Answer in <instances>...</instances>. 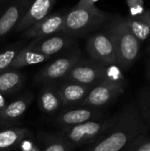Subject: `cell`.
<instances>
[{
	"label": "cell",
	"mask_w": 150,
	"mask_h": 151,
	"mask_svg": "<svg viewBox=\"0 0 150 151\" xmlns=\"http://www.w3.org/2000/svg\"><path fill=\"white\" fill-rule=\"evenodd\" d=\"M23 151H40V150H38L36 147H34V146L31 145V146L28 148V150H23Z\"/></svg>",
	"instance_id": "obj_29"
},
{
	"label": "cell",
	"mask_w": 150,
	"mask_h": 151,
	"mask_svg": "<svg viewBox=\"0 0 150 151\" xmlns=\"http://www.w3.org/2000/svg\"><path fill=\"white\" fill-rule=\"evenodd\" d=\"M94 86H88L73 81H62L57 85L62 106L79 105Z\"/></svg>",
	"instance_id": "obj_14"
},
{
	"label": "cell",
	"mask_w": 150,
	"mask_h": 151,
	"mask_svg": "<svg viewBox=\"0 0 150 151\" xmlns=\"http://www.w3.org/2000/svg\"><path fill=\"white\" fill-rule=\"evenodd\" d=\"M25 42L22 41L11 43L0 50V73L10 69V66L19 52L25 46Z\"/></svg>",
	"instance_id": "obj_21"
},
{
	"label": "cell",
	"mask_w": 150,
	"mask_h": 151,
	"mask_svg": "<svg viewBox=\"0 0 150 151\" xmlns=\"http://www.w3.org/2000/svg\"><path fill=\"white\" fill-rule=\"evenodd\" d=\"M6 101H5V98L4 96V95L0 92V113L3 111V110L4 109V107L6 106Z\"/></svg>",
	"instance_id": "obj_27"
},
{
	"label": "cell",
	"mask_w": 150,
	"mask_h": 151,
	"mask_svg": "<svg viewBox=\"0 0 150 151\" xmlns=\"http://www.w3.org/2000/svg\"><path fill=\"white\" fill-rule=\"evenodd\" d=\"M149 132L136 102L133 101L115 115L112 125L100 138L81 151H126L134 140Z\"/></svg>",
	"instance_id": "obj_1"
},
{
	"label": "cell",
	"mask_w": 150,
	"mask_h": 151,
	"mask_svg": "<svg viewBox=\"0 0 150 151\" xmlns=\"http://www.w3.org/2000/svg\"><path fill=\"white\" fill-rule=\"evenodd\" d=\"M124 20L128 29L141 43L149 39L150 13L149 10L136 17H124Z\"/></svg>",
	"instance_id": "obj_17"
},
{
	"label": "cell",
	"mask_w": 150,
	"mask_h": 151,
	"mask_svg": "<svg viewBox=\"0 0 150 151\" xmlns=\"http://www.w3.org/2000/svg\"><path fill=\"white\" fill-rule=\"evenodd\" d=\"M25 74L15 69H8L0 73V92L4 95L12 94L21 88L25 82Z\"/></svg>",
	"instance_id": "obj_20"
},
{
	"label": "cell",
	"mask_w": 150,
	"mask_h": 151,
	"mask_svg": "<svg viewBox=\"0 0 150 151\" xmlns=\"http://www.w3.org/2000/svg\"><path fill=\"white\" fill-rule=\"evenodd\" d=\"M104 118H106V116L101 109L78 106L72 109L65 110L59 113L56 119V124L61 128H64Z\"/></svg>",
	"instance_id": "obj_12"
},
{
	"label": "cell",
	"mask_w": 150,
	"mask_h": 151,
	"mask_svg": "<svg viewBox=\"0 0 150 151\" xmlns=\"http://www.w3.org/2000/svg\"><path fill=\"white\" fill-rule=\"evenodd\" d=\"M82 58V53L77 44L43 66L34 75V84L42 86L45 84L57 83L59 81H63L72 68Z\"/></svg>",
	"instance_id": "obj_5"
},
{
	"label": "cell",
	"mask_w": 150,
	"mask_h": 151,
	"mask_svg": "<svg viewBox=\"0 0 150 151\" xmlns=\"http://www.w3.org/2000/svg\"><path fill=\"white\" fill-rule=\"evenodd\" d=\"M57 0H34L30 4L27 13L15 27V31L23 32L33 24L44 19L52 10Z\"/></svg>",
	"instance_id": "obj_13"
},
{
	"label": "cell",
	"mask_w": 150,
	"mask_h": 151,
	"mask_svg": "<svg viewBox=\"0 0 150 151\" xmlns=\"http://www.w3.org/2000/svg\"><path fill=\"white\" fill-rule=\"evenodd\" d=\"M31 132L26 127H9L0 130V151H9L29 138Z\"/></svg>",
	"instance_id": "obj_19"
},
{
	"label": "cell",
	"mask_w": 150,
	"mask_h": 151,
	"mask_svg": "<svg viewBox=\"0 0 150 151\" xmlns=\"http://www.w3.org/2000/svg\"><path fill=\"white\" fill-rule=\"evenodd\" d=\"M126 151H150V136L142 135L138 137Z\"/></svg>",
	"instance_id": "obj_24"
},
{
	"label": "cell",
	"mask_w": 150,
	"mask_h": 151,
	"mask_svg": "<svg viewBox=\"0 0 150 151\" xmlns=\"http://www.w3.org/2000/svg\"><path fill=\"white\" fill-rule=\"evenodd\" d=\"M103 28L114 43L117 65L125 71L130 69L140 56L141 43L128 29L124 17L114 16Z\"/></svg>",
	"instance_id": "obj_3"
},
{
	"label": "cell",
	"mask_w": 150,
	"mask_h": 151,
	"mask_svg": "<svg viewBox=\"0 0 150 151\" xmlns=\"http://www.w3.org/2000/svg\"><path fill=\"white\" fill-rule=\"evenodd\" d=\"M149 13H150V9H149Z\"/></svg>",
	"instance_id": "obj_32"
},
{
	"label": "cell",
	"mask_w": 150,
	"mask_h": 151,
	"mask_svg": "<svg viewBox=\"0 0 150 151\" xmlns=\"http://www.w3.org/2000/svg\"><path fill=\"white\" fill-rule=\"evenodd\" d=\"M86 50L90 58L106 66L117 65L114 43L110 35L104 29L92 34L88 38Z\"/></svg>",
	"instance_id": "obj_8"
},
{
	"label": "cell",
	"mask_w": 150,
	"mask_h": 151,
	"mask_svg": "<svg viewBox=\"0 0 150 151\" xmlns=\"http://www.w3.org/2000/svg\"><path fill=\"white\" fill-rule=\"evenodd\" d=\"M34 0H9L0 15V40L7 36L27 13Z\"/></svg>",
	"instance_id": "obj_11"
},
{
	"label": "cell",
	"mask_w": 150,
	"mask_h": 151,
	"mask_svg": "<svg viewBox=\"0 0 150 151\" xmlns=\"http://www.w3.org/2000/svg\"><path fill=\"white\" fill-rule=\"evenodd\" d=\"M66 12L67 11H61L49 14L21 32L22 36L27 39H35L62 32Z\"/></svg>",
	"instance_id": "obj_10"
},
{
	"label": "cell",
	"mask_w": 150,
	"mask_h": 151,
	"mask_svg": "<svg viewBox=\"0 0 150 151\" xmlns=\"http://www.w3.org/2000/svg\"><path fill=\"white\" fill-rule=\"evenodd\" d=\"M112 66V65H111ZM92 58H81L63 81H73L83 85L95 86L111 77V67Z\"/></svg>",
	"instance_id": "obj_7"
},
{
	"label": "cell",
	"mask_w": 150,
	"mask_h": 151,
	"mask_svg": "<svg viewBox=\"0 0 150 151\" xmlns=\"http://www.w3.org/2000/svg\"><path fill=\"white\" fill-rule=\"evenodd\" d=\"M136 104L142 119L150 130V87L140 91Z\"/></svg>",
	"instance_id": "obj_23"
},
{
	"label": "cell",
	"mask_w": 150,
	"mask_h": 151,
	"mask_svg": "<svg viewBox=\"0 0 150 151\" xmlns=\"http://www.w3.org/2000/svg\"><path fill=\"white\" fill-rule=\"evenodd\" d=\"M42 134L44 144L40 151H72L73 148L58 134Z\"/></svg>",
	"instance_id": "obj_22"
},
{
	"label": "cell",
	"mask_w": 150,
	"mask_h": 151,
	"mask_svg": "<svg viewBox=\"0 0 150 151\" xmlns=\"http://www.w3.org/2000/svg\"><path fill=\"white\" fill-rule=\"evenodd\" d=\"M115 116L91 120L73 127H64L57 134L73 149L86 147L100 138L112 125Z\"/></svg>",
	"instance_id": "obj_4"
},
{
	"label": "cell",
	"mask_w": 150,
	"mask_h": 151,
	"mask_svg": "<svg viewBox=\"0 0 150 151\" xmlns=\"http://www.w3.org/2000/svg\"><path fill=\"white\" fill-rule=\"evenodd\" d=\"M36 39H32V41L26 44L21 50L19 52L13 62L11 63L10 69H15L18 70L19 68L27 66V65H37L40 63H42L44 61L49 60L50 58L42 55L38 52H36L34 50V44L36 42Z\"/></svg>",
	"instance_id": "obj_18"
},
{
	"label": "cell",
	"mask_w": 150,
	"mask_h": 151,
	"mask_svg": "<svg viewBox=\"0 0 150 151\" xmlns=\"http://www.w3.org/2000/svg\"><path fill=\"white\" fill-rule=\"evenodd\" d=\"M32 101L33 96L30 94H27L7 104L0 113V123L11 124L19 119L26 112Z\"/></svg>",
	"instance_id": "obj_16"
},
{
	"label": "cell",
	"mask_w": 150,
	"mask_h": 151,
	"mask_svg": "<svg viewBox=\"0 0 150 151\" xmlns=\"http://www.w3.org/2000/svg\"><path fill=\"white\" fill-rule=\"evenodd\" d=\"M146 78L150 82V59L148 62V65H147V70H146Z\"/></svg>",
	"instance_id": "obj_28"
},
{
	"label": "cell",
	"mask_w": 150,
	"mask_h": 151,
	"mask_svg": "<svg viewBox=\"0 0 150 151\" xmlns=\"http://www.w3.org/2000/svg\"><path fill=\"white\" fill-rule=\"evenodd\" d=\"M126 3L129 9L130 17L139 16L146 11L143 0H126Z\"/></svg>",
	"instance_id": "obj_25"
},
{
	"label": "cell",
	"mask_w": 150,
	"mask_h": 151,
	"mask_svg": "<svg viewBox=\"0 0 150 151\" xmlns=\"http://www.w3.org/2000/svg\"><path fill=\"white\" fill-rule=\"evenodd\" d=\"M147 53H148V55L150 57V43L149 44L148 48H147Z\"/></svg>",
	"instance_id": "obj_31"
},
{
	"label": "cell",
	"mask_w": 150,
	"mask_h": 151,
	"mask_svg": "<svg viewBox=\"0 0 150 151\" xmlns=\"http://www.w3.org/2000/svg\"><path fill=\"white\" fill-rule=\"evenodd\" d=\"M113 18L114 15L100 10L95 5L91 7L75 5L67 11L62 32L76 39L84 37L104 27Z\"/></svg>",
	"instance_id": "obj_2"
},
{
	"label": "cell",
	"mask_w": 150,
	"mask_h": 151,
	"mask_svg": "<svg viewBox=\"0 0 150 151\" xmlns=\"http://www.w3.org/2000/svg\"><path fill=\"white\" fill-rule=\"evenodd\" d=\"M9 0H0V9L4 7V4H6L8 3Z\"/></svg>",
	"instance_id": "obj_30"
},
{
	"label": "cell",
	"mask_w": 150,
	"mask_h": 151,
	"mask_svg": "<svg viewBox=\"0 0 150 151\" xmlns=\"http://www.w3.org/2000/svg\"><path fill=\"white\" fill-rule=\"evenodd\" d=\"M75 45H77L76 38L64 32H58L49 36L37 38L33 48L36 52L51 58L53 56L67 51Z\"/></svg>",
	"instance_id": "obj_9"
},
{
	"label": "cell",
	"mask_w": 150,
	"mask_h": 151,
	"mask_svg": "<svg viewBox=\"0 0 150 151\" xmlns=\"http://www.w3.org/2000/svg\"><path fill=\"white\" fill-rule=\"evenodd\" d=\"M38 104L41 111L48 115L54 114L60 109L62 104L57 83H50L42 86Z\"/></svg>",
	"instance_id": "obj_15"
},
{
	"label": "cell",
	"mask_w": 150,
	"mask_h": 151,
	"mask_svg": "<svg viewBox=\"0 0 150 151\" xmlns=\"http://www.w3.org/2000/svg\"><path fill=\"white\" fill-rule=\"evenodd\" d=\"M126 81L120 74L111 76L95 85L79 106L101 109L115 102L126 90Z\"/></svg>",
	"instance_id": "obj_6"
},
{
	"label": "cell",
	"mask_w": 150,
	"mask_h": 151,
	"mask_svg": "<svg viewBox=\"0 0 150 151\" xmlns=\"http://www.w3.org/2000/svg\"><path fill=\"white\" fill-rule=\"evenodd\" d=\"M99 0H80L78 2V4H76V6H80V7H91V6H95V3L98 2Z\"/></svg>",
	"instance_id": "obj_26"
}]
</instances>
